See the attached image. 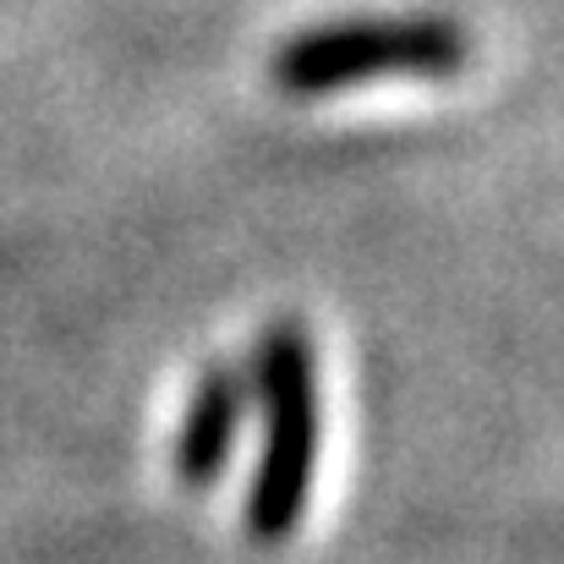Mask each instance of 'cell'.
I'll return each mask as SVG.
<instances>
[{
    "instance_id": "1",
    "label": "cell",
    "mask_w": 564,
    "mask_h": 564,
    "mask_svg": "<svg viewBox=\"0 0 564 564\" xmlns=\"http://www.w3.org/2000/svg\"><path fill=\"white\" fill-rule=\"evenodd\" d=\"M252 400L263 416V449L247 488V532L258 543H285L313 499V471L324 449V394L313 340L296 318H274L252 357Z\"/></svg>"
},
{
    "instance_id": "3",
    "label": "cell",
    "mask_w": 564,
    "mask_h": 564,
    "mask_svg": "<svg viewBox=\"0 0 564 564\" xmlns=\"http://www.w3.org/2000/svg\"><path fill=\"white\" fill-rule=\"evenodd\" d=\"M247 411H252V373L247 368H236V362L203 368L187 411H182L176 444H171V466H176V482L182 488L203 494V488H214L225 477Z\"/></svg>"
},
{
    "instance_id": "2",
    "label": "cell",
    "mask_w": 564,
    "mask_h": 564,
    "mask_svg": "<svg viewBox=\"0 0 564 564\" xmlns=\"http://www.w3.org/2000/svg\"><path fill=\"white\" fill-rule=\"evenodd\" d=\"M471 61V39L449 17H346L302 28L269 55V83L291 99H324L368 83H438Z\"/></svg>"
}]
</instances>
